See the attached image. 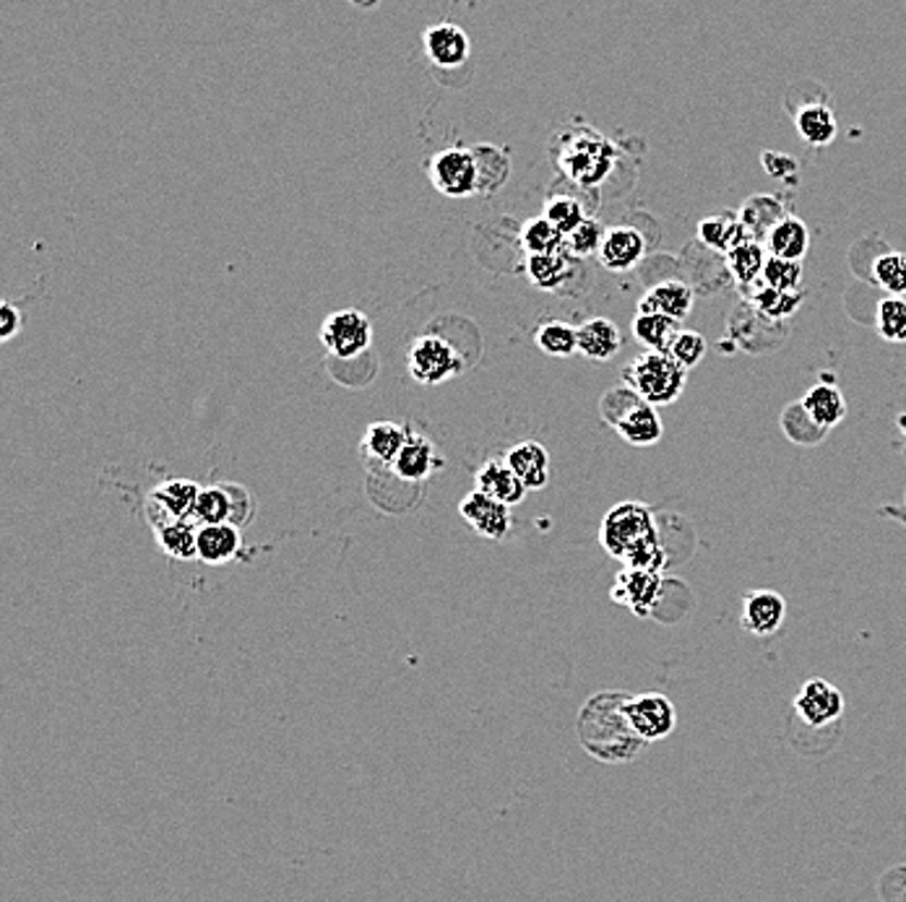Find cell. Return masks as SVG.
Listing matches in <instances>:
<instances>
[{
	"label": "cell",
	"instance_id": "6da1fadb",
	"mask_svg": "<svg viewBox=\"0 0 906 902\" xmlns=\"http://www.w3.org/2000/svg\"><path fill=\"white\" fill-rule=\"evenodd\" d=\"M599 541L610 557L621 559L630 570L662 572L668 563V552L659 544L654 512L644 503L625 499L612 507L602 518Z\"/></svg>",
	"mask_w": 906,
	"mask_h": 902
},
{
	"label": "cell",
	"instance_id": "7a4b0ae2",
	"mask_svg": "<svg viewBox=\"0 0 906 902\" xmlns=\"http://www.w3.org/2000/svg\"><path fill=\"white\" fill-rule=\"evenodd\" d=\"M625 692H599L578 713V739L591 757L621 765L646 750L625 715Z\"/></svg>",
	"mask_w": 906,
	"mask_h": 902
},
{
	"label": "cell",
	"instance_id": "3957f363",
	"mask_svg": "<svg viewBox=\"0 0 906 902\" xmlns=\"http://www.w3.org/2000/svg\"><path fill=\"white\" fill-rule=\"evenodd\" d=\"M623 378L638 398L657 409L675 404L688 380V370L680 367L668 351H644L625 367Z\"/></svg>",
	"mask_w": 906,
	"mask_h": 902
},
{
	"label": "cell",
	"instance_id": "277c9868",
	"mask_svg": "<svg viewBox=\"0 0 906 902\" xmlns=\"http://www.w3.org/2000/svg\"><path fill=\"white\" fill-rule=\"evenodd\" d=\"M612 164H615V149L599 133L581 128L565 138L561 149V170L576 185L595 188V185L604 183V177L612 172Z\"/></svg>",
	"mask_w": 906,
	"mask_h": 902
},
{
	"label": "cell",
	"instance_id": "5b68a950",
	"mask_svg": "<svg viewBox=\"0 0 906 902\" xmlns=\"http://www.w3.org/2000/svg\"><path fill=\"white\" fill-rule=\"evenodd\" d=\"M430 180L438 188V193H443V196H449V198L472 196V193L479 190V185H482L477 153L458 149V146L443 149L441 153L432 157Z\"/></svg>",
	"mask_w": 906,
	"mask_h": 902
},
{
	"label": "cell",
	"instance_id": "8992f818",
	"mask_svg": "<svg viewBox=\"0 0 906 902\" xmlns=\"http://www.w3.org/2000/svg\"><path fill=\"white\" fill-rule=\"evenodd\" d=\"M409 372L417 383L423 385H441L445 380L462 372V359L453 351V346L441 336H423L412 344L409 357Z\"/></svg>",
	"mask_w": 906,
	"mask_h": 902
},
{
	"label": "cell",
	"instance_id": "52a82bcc",
	"mask_svg": "<svg viewBox=\"0 0 906 902\" xmlns=\"http://www.w3.org/2000/svg\"><path fill=\"white\" fill-rule=\"evenodd\" d=\"M625 715L644 744L668 739L677 726V711L668 694L646 692L625 700Z\"/></svg>",
	"mask_w": 906,
	"mask_h": 902
},
{
	"label": "cell",
	"instance_id": "ba28073f",
	"mask_svg": "<svg viewBox=\"0 0 906 902\" xmlns=\"http://www.w3.org/2000/svg\"><path fill=\"white\" fill-rule=\"evenodd\" d=\"M844 694L825 679H808L799 687L792 711L799 724H805L812 731H821L842 720L844 715Z\"/></svg>",
	"mask_w": 906,
	"mask_h": 902
},
{
	"label": "cell",
	"instance_id": "9c48e42d",
	"mask_svg": "<svg viewBox=\"0 0 906 902\" xmlns=\"http://www.w3.org/2000/svg\"><path fill=\"white\" fill-rule=\"evenodd\" d=\"M323 346L339 359H355L372 344L370 318L359 310L331 312L321 325Z\"/></svg>",
	"mask_w": 906,
	"mask_h": 902
},
{
	"label": "cell",
	"instance_id": "30bf717a",
	"mask_svg": "<svg viewBox=\"0 0 906 902\" xmlns=\"http://www.w3.org/2000/svg\"><path fill=\"white\" fill-rule=\"evenodd\" d=\"M621 411L610 413V422L615 424V430L628 445L636 447H649L662 440L664 427L662 419H659L657 409L651 404H646L636 396L633 391H621Z\"/></svg>",
	"mask_w": 906,
	"mask_h": 902
},
{
	"label": "cell",
	"instance_id": "8fae6325",
	"mask_svg": "<svg viewBox=\"0 0 906 902\" xmlns=\"http://www.w3.org/2000/svg\"><path fill=\"white\" fill-rule=\"evenodd\" d=\"M659 596H662V574L651 570H630V567H623L617 572L615 585L610 591V598L615 604L625 606L638 617H649Z\"/></svg>",
	"mask_w": 906,
	"mask_h": 902
},
{
	"label": "cell",
	"instance_id": "7c38bea8",
	"mask_svg": "<svg viewBox=\"0 0 906 902\" xmlns=\"http://www.w3.org/2000/svg\"><path fill=\"white\" fill-rule=\"evenodd\" d=\"M784 619H787V601L776 591H752L743 598L739 625L745 632L756 638H771L782 630Z\"/></svg>",
	"mask_w": 906,
	"mask_h": 902
},
{
	"label": "cell",
	"instance_id": "4fadbf2b",
	"mask_svg": "<svg viewBox=\"0 0 906 902\" xmlns=\"http://www.w3.org/2000/svg\"><path fill=\"white\" fill-rule=\"evenodd\" d=\"M458 512L482 539L490 541H503L511 531V512L509 507L498 499L488 497L482 492H469L458 505Z\"/></svg>",
	"mask_w": 906,
	"mask_h": 902
},
{
	"label": "cell",
	"instance_id": "5bb4252c",
	"mask_svg": "<svg viewBox=\"0 0 906 902\" xmlns=\"http://www.w3.org/2000/svg\"><path fill=\"white\" fill-rule=\"evenodd\" d=\"M646 252V239L636 226H612L604 232L602 250H599V263L612 273L630 271L633 265L641 263Z\"/></svg>",
	"mask_w": 906,
	"mask_h": 902
},
{
	"label": "cell",
	"instance_id": "9a60e30c",
	"mask_svg": "<svg viewBox=\"0 0 906 902\" xmlns=\"http://www.w3.org/2000/svg\"><path fill=\"white\" fill-rule=\"evenodd\" d=\"M425 52L436 65L441 69H458L466 58H469V37H466L464 29H458L456 24H436L425 32L423 37Z\"/></svg>",
	"mask_w": 906,
	"mask_h": 902
},
{
	"label": "cell",
	"instance_id": "2e32d148",
	"mask_svg": "<svg viewBox=\"0 0 906 902\" xmlns=\"http://www.w3.org/2000/svg\"><path fill=\"white\" fill-rule=\"evenodd\" d=\"M505 464L511 466V471L522 479L526 492L544 490L550 481V453L544 450V445L535 443V440H524V443L513 445L505 456Z\"/></svg>",
	"mask_w": 906,
	"mask_h": 902
},
{
	"label": "cell",
	"instance_id": "e0dca14e",
	"mask_svg": "<svg viewBox=\"0 0 906 902\" xmlns=\"http://www.w3.org/2000/svg\"><path fill=\"white\" fill-rule=\"evenodd\" d=\"M475 481L477 492L488 494V497L498 499V503H503L505 507L522 505L526 497V486L522 484V479L511 471V466L505 464V460H488V464L477 471Z\"/></svg>",
	"mask_w": 906,
	"mask_h": 902
},
{
	"label": "cell",
	"instance_id": "ac0fdd59",
	"mask_svg": "<svg viewBox=\"0 0 906 902\" xmlns=\"http://www.w3.org/2000/svg\"><path fill=\"white\" fill-rule=\"evenodd\" d=\"M799 409L805 411L810 424H816L818 430L825 432L831 427L842 424V419L847 417V400H844L842 391L834 383H818L805 393Z\"/></svg>",
	"mask_w": 906,
	"mask_h": 902
},
{
	"label": "cell",
	"instance_id": "d6986e66",
	"mask_svg": "<svg viewBox=\"0 0 906 902\" xmlns=\"http://www.w3.org/2000/svg\"><path fill=\"white\" fill-rule=\"evenodd\" d=\"M693 310V289L683 282H662L651 286L649 292L638 299V312H654L672 320H685Z\"/></svg>",
	"mask_w": 906,
	"mask_h": 902
},
{
	"label": "cell",
	"instance_id": "ffe728a7",
	"mask_svg": "<svg viewBox=\"0 0 906 902\" xmlns=\"http://www.w3.org/2000/svg\"><path fill=\"white\" fill-rule=\"evenodd\" d=\"M623 346V333L608 318H591L578 325V351L595 362H610Z\"/></svg>",
	"mask_w": 906,
	"mask_h": 902
},
{
	"label": "cell",
	"instance_id": "44dd1931",
	"mask_svg": "<svg viewBox=\"0 0 906 902\" xmlns=\"http://www.w3.org/2000/svg\"><path fill=\"white\" fill-rule=\"evenodd\" d=\"M198 494H201V486L196 481L170 479L155 486L149 503L157 505L168 516V520H188L193 518V510H196Z\"/></svg>",
	"mask_w": 906,
	"mask_h": 902
},
{
	"label": "cell",
	"instance_id": "7402d4cb",
	"mask_svg": "<svg viewBox=\"0 0 906 902\" xmlns=\"http://www.w3.org/2000/svg\"><path fill=\"white\" fill-rule=\"evenodd\" d=\"M698 237H701L703 245L714 247L719 252H730L735 250L737 245L752 239L748 226L743 224V219L730 211H719L714 217H706L703 222L698 224Z\"/></svg>",
	"mask_w": 906,
	"mask_h": 902
},
{
	"label": "cell",
	"instance_id": "603a6c76",
	"mask_svg": "<svg viewBox=\"0 0 906 902\" xmlns=\"http://www.w3.org/2000/svg\"><path fill=\"white\" fill-rule=\"evenodd\" d=\"M438 466H443V464L436 458V450H432L430 440L423 437V434H409L404 450L399 453V458L394 460L391 469H394L396 477L404 481H423V479H428Z\"/></svg>",
	"mask_w": 906,
	"mask_h": 902
},
{
	"label": "cell",
	"instance_id": "cb8c5ba5",
	"mask_svg": "<svg viewBox=\"0 0 906 902\" xmlns=\"http://www.w3.org/2000/svg\"><path fill=\"white\" fill-rule=\"evenodd\" d=\"M240 531L232 523L222 526H201L198 528V559L206 565H224L237 557Z\"/></svg>",
	"mask_w": 906,
	"mask_h": 902
},
{
	"label": "cell",
	"instance_id": "d4e9b609",
	"mask_svg": "<svg viewBox=\"0 0 906 902\" xmlns=\"http://www.w3.org/2000/svg\"><path fill=\"white\" fill-rule=\"evenodd\" d=\"M795 128L805 144L823 149V146H829L836 138V118L829 104L810 102L803 110H797Z\"/></svg>",
	"mask_w": 906,
	"mask_h": 902
},
{
	"label": "cell",
	"instance_id": "484cf974",
	"mask_svg": "<svg viewBox=\"0 0 906 902\" xmlns=\"http://www.w3.org/2000/svg\"><path fill=\"white\" fill-rule=\"evenodd\" d=\"M766 243H769L771 258L803 260L805 252L810 250V230L797 217H787L771 230Z\"/></svg>",
	"mask_w": 906,
	"mask_h": 902
},
{
	"label": "cell",
	"instance_id": "4316f807",
	"mask_svg": "<svg viewBox=\"0 0 906 902\" xmlns=\"http://www.w3.org/2000/svg\"><path fill=\"white\" fill-rule=\"evenodd\" d=\"M573 273L568 252H548V256L526 258V276L542 292H555L568 282Z\"/></svg>",
	"mask_w": 906,
	"mask_h": 902
},
{
	"label": "cell",
	"instance_id": "83f0119b",
	"mask_svg": "<svg viewBox=\"0 0 906 902\" xmlns=\"http://www.w3.org/2000/svg\"><path fill=\"white\" fill-rule=\"evenodd\" d=\"M633 338L644 346L646 351H670L672 341L680 331V323L672 318L654 316V312H638L633 318Z\"/></svg>",
	"mask_w": 906,
	"mask_h": 902
},
{
	"label": "cell",
	"instance_id": "f1b7e54d",
	"mask_svg": "<svg viewBox=\"0 0 906 902\" xmlns=\"http://www.w3.org/2000/svg\"><path fill=\"white\" fill-rule=\"evenodd\" d=\"M157 541L172 559H198V528L191 520H168V523L157 526Z\"/></svg>",
	"mask_w": 906,
	"mask_h": 902
},
{
	"label": "cell",
	"instance_id": "f546056e",
	"mask_svg": "<svg viewBox=\"0 0 906 902\" xmlns=\"http://www.w3.org/2000/svg\"><path fill=\"white\" fill-rule=\"evenodd\" d=\"M409 434L412 432H406V427L396 422H376L368 427V432H365L363 445L376 460L394 466V460L399 458V453L404 450Z\"/></svg>",
	"mask_w": 906,
	"mask_h": 902
},
{
	"label": "cell",
	"instance_id": "4dcf8cb0",
	"mask_svg": "<svg viewBox=\"0 0 906 902\" xmlns=\"http://www.w3.org/2000/svg\"><path fill=\"white\" fill-rule=\"evenodd\" d=\"M524 250L529 256H548V252H563L565 250V235L550 222L548 217H535L522 226Z\"/></svg>",
	"mask_w": 906,
	"mask_h": 902
},
{
	"label": "cell",
	"instance_id": "1f68e13d",
	"mask_svg": "<svg viewBox=\"0 0 906 902\" xmlns=\"http://www.w3.org/2000/svg\"><path fill=\"white\" fill-rule=\"evenodd\" d=\"M739 219H743V224L748 226V232L752 237H761L771 235V230L779 222H784V206L779 203L776 198L771 196H756L750 200H745L743 203V213H739Z\"/></svg>",
	"mask_w": 906,
	"mask_h": 902
},
{
	"label": "cell",
	"instance_id": "d6a6232c",
	"mask_svg": "<svg viewBox=\"0 0 906 902\" xmlns=\"http://www.w3.org/2000/svg\"><path fill=\"white\" fill-rule=\"evenodd\" d=\"M766 260L769 258H766L763 245L758 239H748L727 252V269L737 284H752L763 276Z\"/></svg>",
	"mask_w": 906,
	"mask_h": 902
},
{
	"label": "cell",
	"instance_id": "836d02e7",
	"mask_svg": "<svg viewBox=\"0 0 906 902\" xmlns=\"http://www.w3.org/2000/svg\"><path fill=\"white\" fill-rule=\"evenodd\" d=\"M535 344L548 357H571L578 351V329L563 320H548L537 329Z\"/></svg>",
	"mask_w": 906,
	"mask_h": 902
},
{
	"label": "cell",
	"instance_id": "e575fe53",
	"mask_svg": "<svg viewBox=\"0 0 906 902\" xmlns=\"http://www.w3.org/2000/svg\"><path fill=\"white\" fill-rule=\"evenodd\" d=\"M872 282L889 297H906V252H883L872 260Z\"/></svg>",
	"mask_w": 906,
	"mask_h": 902
},
{
	"label": "cell",
	"instance_id": "d590c367",
	"mask_svg": "<svg viewBox=\"0 0 906 902\" xmlns=\"http://www.w3.org/2000/svg\"><path fill=\"white\" fill-rule=\"evenodd\" d=\"M876 325L883 341H889V344H906V297L881 299L876 312Z\"/></svg>",
	"mask_w": 906,
	"mask_h": 902
},
{
	"label": "cell",
	"instance_id": "8d00e7d4",
	"mask_svg": "<svg viewBox=\"0 0 906 902\" xmlns=\"http://www.w3.org/2000/svg\"><path fill=\"white\" fill-rule=\"evenodd\" d=\"M232 510H235V503H232L230 494L219 490V486H206L198 494L193 518L201 520V526H222L232 520Z\"/></svg>",
	"mask_w": 906,
	"mask_h": 902
},
{
	"label": "cell",
	"instance_id": "74e56055",
	"mask_svg": "<svg viewBox=\"0 0 906 902\" xmlns=\"http://www.w3.org/2000/svg\"><path fill=\"white\" fill-rule=\"evenodd\" d=\"M803 292H779L771 289V286H761V289L756 292V297H752V305H756V310L761 312L763 318L782 320L795 316L799 305H803Z\"/></svg>",
	"mask_w": 906,
	"mask_h": 902
},
{
	"label": "cell",
	"instance_id": "f35d334b",
	"mask_svg": "<svg viewBox=\"0 0 906 902\" xmlns=\"http://www.w3.org/2000/svg\"><path fill=\"white\" fill-rule=\"evenodd\" d=\"M604 243V230L599 226L595 219H586L584 224H578L571 235H565V250H568L571 258H591L599 256Z\"/></svg>",
	"mask_w": 906,
	"mask_h": 902
},
{
	"label": "cell",
	"instance_id": "ab89813d",
	"mask_svg": "<svg viewBox=\"0 0 906 902\" xmlns=\"http://www.w3.org/2000/svg\"><path fill=\"white\" fill-rule=\"evenodd\" d=\"M763 286L779 292H799L803 284V263L799 260H784V258H769L763 269Z\"/></svg>",
	"mask_w": 906,
	"mask_h": 902
},
{
	"label": "cell",
	"instance_id": "60d3db41",
	"mask_svg": "<svg viewBox=\"0 0 906 902\" xmlns=\"http://www.w3.org/2000/svg\"><path fill=\"white\" fill-rule=\"evenodd\" d=\"M544 217H548L550 222L563 232V235H571L578 224L586 222L581 203L565 196L550 198L548 206H544Z\"/></svg>",
	"mask_w": 906,
	"mask_h": 902
},
{
	"label": "cell",
	"instance_id": "b9f144b4",
	"mask_svg": "<svg viewBox=\"0 0 906 902\" xmlns=\"http://www.w3.org/2000/svg\"><path fill=\"white\" fill-rule=\"evenodd\" d=\"M668 354L672 359H675L680 367H685V370H693V367L701 364V359L706 357V341H703L701 333L683 329L675 336V341H672Z\"/></svg>",
	"mask_w": 906,
	"mask_h": 902
},
{
	"label": "cell",
	"instance_id": "7bdbcfd3",
	"mask_svg": "<svg viewBox=\"0 0 906 902\" xmlns=\"http://www.w3.org/2000/svg\"><path fill=\"white\" fill-rule=\"evenodd\" d=\"M761 162L763 170L774 180H789L797 172V159L782 151H763Z\"/></svg>",
	"mask_w": 906,
	"mask_h": 902
},
{
	"label": "cell",
	"instance_id": "ee69618b",
	"mask_svg": "<svg viewBox=\"0 0 906 902\" xmlns=\"http://www.w3.org/2000/svg\"><path fill=\"white\" fill-rule=\"evenodd\" d=\"M22 329V316L11 302L0 305V338L9 341L16 336V331Z\"/></svg>",
	"mask_w": 906,
	"mask_h": 902
},
{
	"label": "cell",
	"instance_id": "f6af8a7d",
	"mask_svg": "<svg viewBox=\"0 0 906 902\" xmlns=\"http://www.w3.org/2000/svg\"><path fill=\"white\" fill-rule=\"evenodd\" d=\"M898 430H902V434L906 437V411L898 417Z\"/></svg>",
	"mask_w": 906,
	"mask_h": 902
}]
</instances>
